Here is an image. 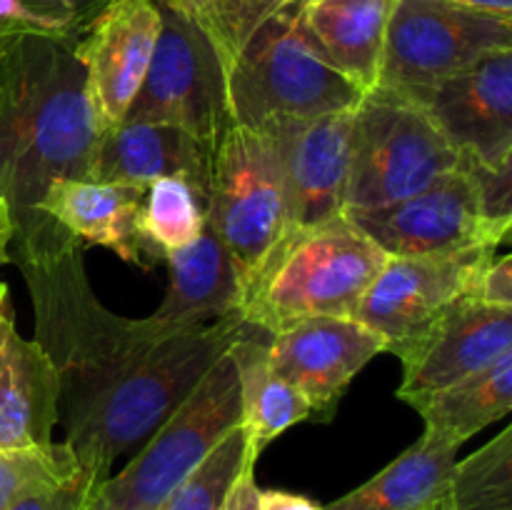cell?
Masks as SVG:
<instances>
[{"instance_id":"1","label":"cell","mask_w":512,"mask_h":510,"mask_svg":"<svg viewBox=\"0 0 512 510\" xmlns=\"http://www.w3.org/2000/svg\"><path fill=\"white\" fill-rule=\"evenodd\" d=\"M83 243L43 215L10 243L28 283L35 343L60 378L63 443L95 485L150 438L250 325L238 313L190 330L123 318L95 298Z\"/></svg>"},{"instance_id":"2","label":"cell","mask_w":512,"mask_h":510,"mask_svg":"<svg viewBox=\"0 0 512 510\" xmlns=\"http://www.w3.org/2000/svg\"><path fill=\"white\" fill-rule=\"evenodd\" d=\"M103 133L73 38L20 35L0 60V200L13 238L43 220L53 180L88 178Z\"/></svg>"},{"instance_id":"3","label":"cell","mask_w":512,"mask_h":510,"mask_svg":"<svg viewBox=\"0 0 512 510\" xmlns=\"http://www.w3.org/2000/svg\"><path fill=\"white\" fill-rule=\"evenodd\" d=\"M385 260L345 215L288 228L240 288L238 315L265 335L320 315L355 318Z\"/></svg>"},{"instance_id":"4","label":"cell","mask_w":512,"mask_h":510,"mask_svg":"<svg viewBox=\"0 0 512 510\" xmlns=\"http://www.w3.org/2000/svg\"><path fill=\"white\" fill-rule=\"evenodd\" d=\"M363 95L315 43L303 0L273 15L225 73L230 120L245 128L343 113Z\"/></svg>"},{"instance_id":"5","label":"cell","mask_w":512,"mask_h":510,"mask_svg":"<svg viewBox=\"0 0 512 510\" xmlns=\"http://www.w3.org/2000/svg\"><path fill=\"white\" fill-rule=\"evenodd\" d=\"M455 168L460 153L428 110L413 95L378 85L355 105L345 215L410 198Z\"/></svg>"},{"instance_id":"6","label":"cell","mask_w":512,"mask_h":510,"mask_svg":"<svg viewBox=\"0 0 512 510\" xmlns=\"http://www.w3.org/2000/svg\"><path fill=\"white\" fill-rule=\"evenodd\" d=\"M235 425H240L238 373L225 353L133 460L90 490L85 510H158Z\"/></svg>"},{"instance_id":"7","label":"cell","mask_w":512,"mask_h":510,"mask_svg":"<svg viewBox=\"0 0 512 510\" xmlns=\"http://www.w3.org/2000/svg\"><path fill=\"white\" fill-rule=\"evenodd\" d=\"M205 225L238 270L240 288L288 228L283 170L263 130L228 123L210 145Z\"/></svg>"},{"instance_id":"8","label":"cell","mask_w":512,"mask_h":510,"mask_svg":"<svg viewBox=\"0 0 512 510\" xmlns=\"http://www.w3.org/2000/svg\"><path fill=\"white\" fill-rule=\"evenodd\" d=\"M500 50H512V18L443 0H395L378 85L423 93Z\"/></svg>"},{"instance_id":"9","label":"cell","mask_w":512,"mask_h":510,"mask_svg":"<svg viewBox=\"0 0 512 510\" xmlns=\"http://www.w3.org/2000/svg\"><path fill=\"white\" fill-rule=\"evenodd\" d=\"M345 218L388 258L498 250L510 238V228L488 218L478 185L463 165L410 198Z\"/></svg>"},{"instance_id":"10","label":"cell","mask_w":512,"mask_h":510,"mask_svg":"<svg viewBox=\"0 0 512 510\" xmlns=\"http://www.w3.org/2000/svg\"><path fill=\"white\" fill-rule=\"evenodd\" d=\"M123 120L173 125L205 145H213L230 120L225 73L213 45L163 0L153 60Z\"/></svg>"},{"instance_id":"11","label":"cell","mask_w":512,"mask_h":510,"mask_svg":"<svg viewBox=\"0 0 512 510\" xmlns=\"http://www.w3.org/2000/svg\"><path fill=\"white\" fill-rule=\"evenodd\" d=\"M403 363L398 398L438 393L512 353V308L458 300L425 328L388 348Z\"/></svg>"},{"instance_id":"12","label":"cell","mask_w":512,"mask_h":510,"mask_svg":"<svg viewBox=\"0 0 512 510\" xmlns=\"http://www.w3.org/2000/svg\"><path fill=\"white\" fill-rule=\"evenodd\" d=\"M160 0H108L73 38L98 118L105 130L123 123L153 60Z\"/></svg>"},{"instance_id":"13","label":"cell","mask_w":512,"mask_h":510,"mask_svg":"<svg viewBox=\"0 0 512 510\" xmlns=\"http://www.w3.org/2000/svg\"><path fill=\"white\" fill-rule=\"evenodd\" d=\"M353 110L265 123L283 170L288 228H315L345 215ZM285 228V230H288Z\"/></svg>"},{"instance_id":"14","label":"cell","mask_w":512,"mask_h":510,"mask_svg":"<svg viewBox=\"0 0 512 510\" xmlns=\"http://www.w3.org/2000/svg\"><path fill=\"white\" fill-rule=\"evenodd\" d=\"M413 98L460 158L488 168L512 163V50L485 55Z\"/></svg>"},{"instance_id":"15","label":"cell","mask_w":512,"mask_h":510,"mask_svg":"<svg viewBox=\"0 0 512 510\" xmlns=\"http://www.w3.org/2000/svg\"><path fill=\"white\" fill-rule=\"evenodd\" d=\"M495 250H470L458 255L388 258L365 290L355 320L393 345L468 298L475 270ZM385 348V353H388Z\"/></svg>"},{"instance_id":"16","label":"cell","mask_w":512,"mask_h":510,"mask_svg":"<svg viewBox=\"0 0 512 510\" xmlns=\"http://www.w3.org/2000/svg\"><path fill=\"white\" fill-rule=\"evenodd\" d=\"M385 340L355 318L300 320L268 335L270 365L310 400L315 413H330L355 375L385 353Z\"/></svg>"},{"instance_id":"17","label":"cell","mask_w":512,"mask_h":510,"mask_svg":"<svg viewBox=\"0 0 512 510\" xmlns=\"http://www.w3.org/2000/svg\"><path fill=\"white\" fill-rule=\"evenodd\" d=\"M60 378L35 340L15 328L13 305L0 310V453L48 448L58 423Z\"/></svg>"},{"instance_id":"18","label":"cell","mask_w":512,"mask_h":510,"mask_svg":"<svg viewBox=\"0 0 512 510\" xmlns=\"http://www.w3.org/2000/svg\"><path fill=\"white\" fill-rule=\"evenodd\" d=\"M145 188L120 183H98L85 178H60L50 183L38 213L73 235L78 243L103 245L120 260L150 270L160 255L140 233V208Z\"/></svg>"},{"instance_id":"19","label":"cell","mask_w":512,"mask_h":510,"mask_svg":"<svg viewBox=\"0 0 512 510\" xmlns=\"http://www.w3.org/2000/svg\"><path fill=\"white\" fill-rule=\"evenodd\" d=\"M208 168L210 145L185 130L123 120L103 133L85 180L148 188L165 175H180L195 185L205 203Z\"/></svg>"},{"instance_id":"20","label":"cell","mask_w":512,"mask_h":510,"mask_svg":"<svg viewBox=\"0 0 512 510\" xmlns=\"http://www.w3.org/2000/svg\"><path fill=\"white\" fill-rule=\"evenodd\" d=\"M163 260H168V288L150 320L170 330H190L238 313V270L208 225L198 240Z\"/></svg>"},{"instance_id":"21","label":"cell","mask_w":512,"mask_h":510,"mask_svg":"<svg viewBox=\"0 0 512 510\" xmlns=\"http://www.w3.org/2000/svg\"><path fill=\"white\" fill-rule=\"evenodd\" d=\"M305 3V0H303ZM395 0L305 3V23L330 63L363 93L378 85Z\"/></svg>"},{"instance_id":"22","label":"cell","mask_w":512,"mask_h":510,"mask_svg":"<svg viewBox=\"0 0 512 510\" xmlns=\"http://www.w3.org/2000/svg\"><path fill=\"white\" fill-rule=\"evenodd\" d=\"M238 373L240 425L248 435L250 453L258 458L265 445L303 420L313 418L310 400L280 378L270 365L268 335L250 328L228 348Z\"/></svg>"},{"instance_id":"23","label":"cell","mask_w":512,"mask_h":510,"mask_svg":"<svg viewBox=\"0 0 512 510\" xmlns=\"http://www.w3.org/2000/svg\"><path fill=\"white\" fill-rule=\"evenodd\" d=\"M458 445L423 433L378 475L323 510H423L448 493Z\"/></svg>"},{"instance_id":"24","label":"cell","mask_w":512,"mask_h":510,"mask_svg":"<svg viewBox=\"0 0 512 510\" xmlns=\"http://www.w3.org/2000/svg\"><path fill=\"white\" fill-rule=\"evenodd\" d=\"M408 405L420 413L425 433L460 448L480 430L510 415L512 353L438 393L410 400Z\"/></svg>"},{"instance_id":"25","label":"cell","mask_w":512,"mask_h":510,"mask_svg":"<svg viewBox=\"0 0 512 510\" xmlns=\"http://www.w3.org/2000/svg\"><path fill=\"white\" fill-rule=\"evenodd\" d=\"M213 45L223 73L273 15L295 0H163Z\"/></svg>"},{"instance_id":"26","label":"cell","mask_w":512,"mask_h":510,"mask_svg":"<svg viewBox=\"0 0 512 510\" xmlns=\"http://www.w3.org/2000/svg\"><path fill=\"white\" fill-rule=\"evenodd\" d=\"M205 230V203L195 185L180 175H165L145 188L140 233L160 255L185 248Z\"/></svg>"},{"instance_id":"27","label":"cell","mask_w":512,"mask_h":510,"mask_svg":"<svg viewBox=\"0 0 512 510\" xmlns=\"http://www.w3.org/2000/svg\"><path fill=\"white\" fill-rule=\"evenodd\" d=\"M448 500L453 510H512V428L455 460Z\"/></svg>"},{"instance_id":"28","label":"cell","mask_w":512,"mask_h":510,"mask_svg":"<svg viewBox=\"0 0 512 510\" xmlns=\"http://www.w3.org/2000/svg\"><path fill=\"white\" fill-rule=\"evenodd\" d=\"M255 460L243 425H235L158 510H223L238 475Z\"/></svg>"},{"instance_id":"29","label":"cell","mask_w":512,"mask_h":510,"mask_svg":"<svg viewBox=\"0 0 512 510\" xmlns=\"http://www.w3.org/2000/svg\"><path fill=\"white\" fill-rule=\"evenodd\" d=\"M75 470H80V465L73 450L63 440L50 443L48 448L0 453V510H8L20 490L33 480L50 478V475H70Z\"/></svg>"},{"instance_id":"30","label":"cell","mask_w":512,"mask_h":510,"mask_svg":"<svg viewBox=\"0 0 512 510\" xmlns=\"http://www.w3.org/2000/svg\"><path fill=\"white\" fill-rule=\"evenodd\" d=\"M90 490L93 483L83 470L70 475H50L25 485L8 510H85Z\"/></svg>"},{"instance_id":"31","label":"cell","mask_w":512,"mask_h":510,"mask_svg":"<svg viewBox=\"0 0 512 510\" xmlns=\"http://www.w3.org/2000/svg\"><path fill=\"white\" fill-rule=\"evenodd\" d=\"M468 300L493 308H512V255H490L480 263Z\"/></svg>"},{"instance_id":"32","label":"cell","mask_w":512,"mask_h":510,"mask_svg":"<svg viewBox=\"0 0 512 510\" xmlns=\"http://www.w3.org/2000/svg\"><path fill=\"white\" fill-rule=\"evenodd\" d=\"M0 28L20 30V33H45L58 38H75L65 23L30 10L23 0H0Z\"/></svg>"},{"instance_id":"33","label":"cell","mask_w":512,"mask_h":510,"mask_svg":"<svg viewBox=\"0 0 512 510\" xmlns=\"http://www.w3.org/2000/svg\"><path fill=\"white\" fill-rule=\"evenodd\" d=\"M30 10L45 15V18L60 20V23L68 25L75 35L83 28L85 20L95 13V10L103 8L108 0H23Z\"/></svg>"},{"instance_id":"34","label":"cell","mask_w":512,"mask_h":510,"mask_svg":"<svg viewBox=\"0 0 512 510\" xmlns=\"http://www.w3.org/2000/svg\"><path fill=\"white\" fill-rule=\"evenodd\" d=\"M258 500L260 488L255 483V463H248L243 468V473L238 475V480H235L223 510H258Z\"/></svg>"},{"instance_id":"35","label":"cell","mask_w":512,"mask_h":510,"mask_svg":"<svg viewBox=\"0 0 512 510\" xmlns=\"http://www.w3.org/2000/svg\"><path fill=\"white\" fill-rule=\"evenodd\" d=\"M258 510H323V505L285 490H260Z\"/></svg>"},{"instance_id":"36","label":"cell","mask_w":512,"mask_h":510,"mask_svg":"<svg viewBox=\"0 0 512 510\" xmlns=\"http://www.w3.org/2000/svg\"><path fill=\"white\" fill-rule=\"evenodd\" d=\"M443 3L460 5V8H473L483 10V13H495L512 18V0H443Z\"/></svg>"},{"instance_id":"37","label":"cell","mask_w":512,"mask_h":510,"mask_svg":"<svg viewBox=\"0 0 512 510\" xmlns=\"http://www.w3.org/2000/svg\"><path fill=\"white\" fill-rule=\"evenodd\" d=\"M15 225L10 218V210L5 205V200H0V265L10 260V243H13Z\"/></svg>"},{"instance_id":"38","label":"cell","mask_w":512,"mask_h":510,"mask_svg":"<svg viewBox=\"0 0 512 510\" xmlns=\"http://www.w3.org/2000/svg\"><path fill=\"white\" fill-rule=\"evenodd\" d=\"M20 30H10V28H0V60L5 58V53H8L10 48H13L15 40L20 38Z\"/></svg>"},{"instance_id":"39","label":"cell","mask_w":512,"mask_h":510,"mask_svg":"<svg viewBox=\"0 0 512 510\" xmlns=\"http://www.w3.org/2000/svg\"><path fill=\"white\" fill-rule=\"evenodd\" d=\"M423 510H453L450 508V500H448V493L443 495V498L440 500H435L433 505H428V508H423Z\"/></svg>"},{"instance_id":"40","label":"cell","mask_w":512,"mask_h":510,"mask_svg":"<svg viewBox=\"0 0 512 510\" xmlns=\"http://www.w3.org/2000/svg\"><path fill=\"white\" fill-rule=\"evenodd\" d=\"M5 303H10V295H8V285L0 283V310L5 308Z\"/></svg>"},{"instance_id":"41","label":"cell","mask_w":512,"mask_h":510,"mask_svg":"<svg viewBox=\"0 0 512 510\" xmlns=\"http://www.w3.org/2000/svg\"><path fill=\"white\" fill-rule=\"evenodd\" d=\"M305 3H308V5H310V3H318V0H305Z\"/></svg>"}]
</instances>
